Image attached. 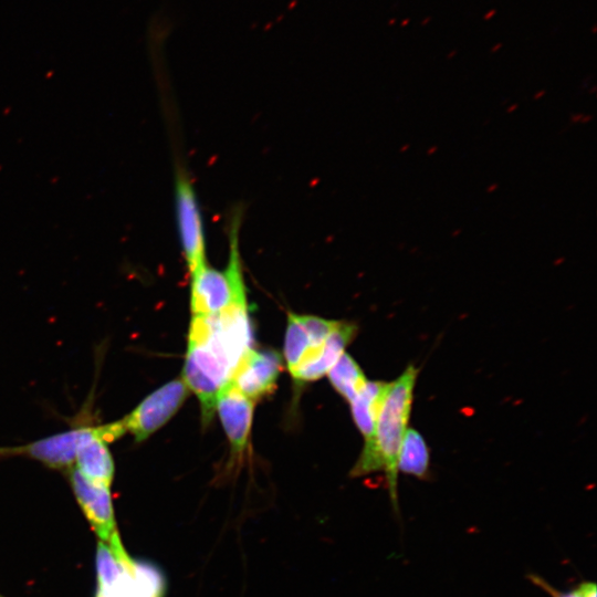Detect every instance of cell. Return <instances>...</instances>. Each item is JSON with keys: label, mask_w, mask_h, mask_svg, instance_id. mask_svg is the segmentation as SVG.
I'll return each mask as SVG.
<instances>
[{"label": "cell", "mask_w": 597, "mask_h": 597, "mask_svg": "<svg viewBox=\"0 0 597 597\" xmlns=\"http://www.w3.org/2000/svg\"><path fill=\"white\" fill-rule=\"evenodd\" d=\"M428 21H430V17H429V18H427V19H425V20H423V22L421 23V25H425V24H427V23H428Z\"/></svg>", "instance_id": "21"}, {"label": "cell", "mask_w": 597, "mask_h": 597, "mask_svg": "<svg viewBox=\"0 0 597 597\" xmlns=\"http://www.w3.org/2000/svg\"><path fill=\"white\" fill-rule=\"evenodd\" d=\"M390 381L367 380L349 401L353 420L364 437V448L373 444L377 417Z\"/></svg>", "instance_id": "13"}, {"label": "cell", "mask_w": 597, "mask_h": 597, "mask_svg": "<svg viewBox=\"0 0 597 597\" xmlns=\"http://www.w3.org/2000/svg\"><path fill=\"white\" fill-rule=\"evenodd\" d=\"M334 389L348 402L365 386L367 378L356 360L346 352L327 373Z\"/></svg>", "instance_id": "15"}, {"label": "cell", "mask_w": 597, "mask_h": 597, "mask_svg": "<svg viewBox=\"0 0 597 597\" xmlns=\"http://www.w3.org/2000/svg\"><path fill=\"white\" fill-rule=\"evenodd\" d=\"M429 465L430 450L425 438L416 429L408 428L398 454V472L426 480L429 474Z\"/></svg>", "instance_id": "14"}, {"label": "cell", "mask_w": 597, "mask_h": 597, "mask_svg": "<svg viewBox=\"0 0 597 597\" xmlns=\"http://www.w3.org/2000/svg\"><path fill=\"white\" fill-rule=\"evenodd\" d=\"M495 10H491L488 12V14H485L483 18L484 20H489L490 18H492L494 14H495Z\"/></svg>", "instance_id": "19"}, {"label": "cell", "mask_w": 597, "mask_h": 597, "mask_svg": "<svg viewBox=\"0 0 597 597\" xmlns=\"http://www.w3.org/2000/svg\"><path fill=\"white\" fill-rule=\"evenodd\" d=\"M501 45H502L501 43L496 44V45L492 49V52L499 50V48H501Z\"/></svg>", "instance_id": "20"}, {"label": "cell", "mask_w": 597, "mask_h": 597, "mask_svg": "<svg viewBox=\"0 0 597 597\" xmlns=\"http://www.w3.org/2000/svg\"><path fill=\"white\" fill-rule=\"evenodd\" d=\"M188 395L181 377L160 386L118 419L124 433H129L136 443L145 441L170 420Z\"/></svg>", "instance_id": "6"}, {"label": "cell", "mask_w": 597, "mask_h": 597, "mask_svg": "<svg viewBox=\"0 0 597 597\" xmlns=\"http://www.w3.org/2000/svg\"><path fill=\"white\" fill-rule=\"evenodd\" d=\"M0 597H4V596L0 594Z\"/></svg>", "instance_id": "24"}, {"label": "cell", "mask_w": 597, "mask_h": 597, "mask_svg": "<svg viewBox=\"0 0 597 597\" xmlns=\"http://www.w3.org/2000/svg\"><path fill=\"white\" fill-rule=\"evenodd\" d=\"M132 580L134 597H163L164 578L155 566L133 561Z\"/></svg>", "instance_id": "16"}, {"label": "cell", "mask_w": 597, "mask_h": 597, "mask_svg": "<svg viewBox=\"0 0 597 597\" xmlns=\"http://www.w3.org/2000/svg\"><path fill=\"white\" fill-rule=\"evenodd\" d=\"M418 374L419 369L410 364L398 378L389 383L377 417L373 444L362 450L352 470V475L355 476L385 471L389 495L396 511L398 454L408 429Z\"/></svg>", "instance_id": "1"}, {"label": "cell", "mask_w": 597, "mask_h": 597, "mask_svg": "<svg viewBox=\"0 0 597 597\" xmlns=\"http://www.w3.org/2000/svg\"><path fill=\"white\" fill-rule=\"evenodd\" d=\"M579 589L584 597H597V588L594 583H583L579 586Z\"/></svg>", "instance_id": "18"}, {"label": "cell", "mask_w": 597, "mask_h": 597, "mask_svg": "<svg viewBox=\"0 0 597 597\" xmlns=\"http://www.w3.org/2000/svg\"><path fill=\"white\" fill-rule=\"evenodd\" d=\"M175 210L181 250L189 273L207 264L201 211L192 184L185 171L176 172Z\"/></svg>", "instance_id": "7"}, {"label": "cell", "mask_w": 597, "mask_h": 597, "mask_svg": "<svg viewBox=\"0 0 597 597\" xmlns=\"http://www.w3.org/2000/svg\"><path fill=\"white\" fill-rule=\"evenodd\" d=\"M239 216H234L229 230V256L224 270H217L207 263L190 273L192 316L212 315L234 302L247 301L239 249Z\"/></svg>", "instance_id": "2"}, {"label": "cell", "mask_w": 597, "mask_h": 597, "mask_svg": "<svg viewBox=\"0 0 597 597\" xmlns=\"http://www.w3.org/2000/svg\"><path fill=\"white\" fill-rule=\"evenodd\" d=\"M357 325L349 322H341L325 341L317 355L308 363L296 368L292 378L298 383H307L326 376L329 369L345 353L347 345L354 339Z\"/></svg>", "instance_id": "12"}, {"label": "cell", "mask_w": 597, "mask_h": 597, "mask_svg": "<svg viewBox=\"0 0 597 597\" xmlns=\"http://www.w3.org/2000/svg\"><path fill=\"white\" fill-rule=\"evenodd\" d=\"M188 343L205 346L234 371L252 344L248 301L234 302L212 315H193Z\"/></svg>", "instance_id": "3"}, {"label": "cell", "mask_w": 597, "mask_h": 597, "mask_svg": "<svg viewBox=\"0 0 597 597\" xmlns=\"http://www.w3.org/2000/svg\"><path fill=\"white\" fill-rule=\"evenodd\" d=\"M254 401L230 381L220 390L216 410L231 447L233 459L241 458L250 437Z\"/></svg>", "instance_id": "11"}, {"label": "cell", "mask_w": 597, "mask_h": 597, "mask_svg": "<svg viewBox=\"0 0 597 597\" xmlns=\"http://www.w3.org/2000/svg\"><path fill=\"white\" fill-rule=\"evenodd\" d=\"M281 368L282 359L276 350L250 348L238 363L230 383L255 402L273 392Z\"/></svg>", "instance_id": "9"}, {"label": "cell", "mask_w": 597, "mask_h": 597, "mask_svg": "<svg viewBox=\"0 0 597 597\" xmlns=\"http://www.w3.org/2000/svg\"><path fill=\"white\" fill-rule=\"evenodd\" d=\"M231 376L232 370L212 352L202 345L188 343L181 379L198 397L205 425L212 420L218 395Z\"/></svg>", "instance_id": "5"}, {"label": "cell", "mask_w": 597, "mask_h": 597, "mask_svg": "<svg viewBox=\"0 0 597 597\" xmlns=\"http://www.w3.org/2000/svg\"><path fill=\"white\" fill-rule=\"evenodd\" d=\"M408 22H409V19H406V20L401 23V25H406Z\"/></svg>", "instance_id": "22"}, {"label": "cell", "mask_w": 597, "mask_h": 597, "mask_svg": "<svg viewBox=\"0 0 597 597\" xmlns=\"http://www.w3.org/2000/svg\"><path fill=\"white\" fill-rule=\"evenodd\" d=\"M541 586L545 587V589L548 590L553 597H584L579 587L568 593H559L546 585L543 580L541 582Z\"/></svg>", "instance_id": "17"}, {"label": "cell", "mask_w": 597, "mask_h": 597, "mask_svg": "<svg viewBox=\"0 0 597 597\" xmlns=\"http://www.w3.org/2000/svg\"><path fill=\"white\" fill-rule=\"evenodd\" d=\"M87 405L72 421L69 430L21 446L0 447V460L22 457L39 461L49 469L67 471L74 465L77 448L87 428L94 422Z\"/></svg>", "instance_id": "4"}, {"label": "cell", "mask_w": 597, "mask_h": 597, "mask_svg": "<svg viewBox=\"0 0 597 597\" xmlns=\"http://www.w3.org/2000/svg\"><path fill=\"white\" fill-rule=\"evenodd\" d=\"M75 499L95 534L109 543L117 534L109 485L86 479L74 467L66 471Z\"/></svg>", "instance_id": "8"}, {"label": "cell", "mask_w": 597, "mask_h": 597, "mask_svg": "<svg viewBox=\"0 0 597 597\" xmlns=\"http://www.w3.org/2000/svg\"><path fill=\"white\" fill-rule=\"evenodd\" d=\"M113 441L115 438L109 422H93L77 448L73 467L86 479L111 486L115 463L108 443Z\"/></svg>", "instance_id": "10"}, {"label": "cell", "mask_w": 597, "mask_h": 597, "mask_svg": "<svg viewBox=\"0 0 597 597\" xmlns=\"http://www.w3.org/2000/svg\"><path fill=\"white\" fill-rule=\"evenodd\" d=\"M390 24L395 23V19L389 22Z\"/></svg>", "instance_id": "23"}]
</instances>
